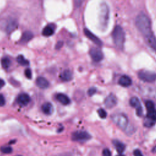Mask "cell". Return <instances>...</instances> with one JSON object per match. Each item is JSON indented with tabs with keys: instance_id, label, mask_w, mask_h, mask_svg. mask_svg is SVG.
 I'll use <instances>...</instances> for the list:
<instances>
[{
	"instance_id": "30",
	"label": "cell",
	"mask_w": 156,
	"mask_h": 156,
	"mask_svg": "<svg viewBox=\"0 0 156 156\" xmlns=\"http://www.w3.org/2000/svg\"><path fill=\"white\" fill-rule=\"evenodd\" d=\"M5 102H6V101H5V99H4V96L3 95V94H0V106H4Z\"/></svg>"
},
{
	"instance_id": "25",
	"label": "cell",
	"mask_w": 156,
	"mask_h": 156,
	"mask_svg": "<svg viewBox=\"0 0 156 156\" xmlns=\"http://www.w3.org/2000/svg\"><path fill=\"white\" fill-rule=\"evenodd\" d=\"M1 152L4 154H10L12 152V149L10 146H3L1 148Z\"/></svg>"
},
{
	"instance_id": "16",
	"label": "cell",
	"mask_w": 156,
	"mask_h": 156,
	"mask_svg": "<svg viewBox=\"0 0 156 156\" xmlns=\"http://www.w3.org/2000/svg\"><path fill=\"white\" fill-rule=\"evenodd\" d=\"M42 110L45 115H50L53 113L54 111L53 106L50 102H46L42 106Z\"/></svg>"
},
{
	"instance_id": "12",
	"label": "cell",
	"mask_w": 156,
	"mask_h": 156,
	"mask_svg": "<svg viewBox=\"0 0 156 156\" xmlns=\"http://www.w3.org/2000/svg\"><path fill=\"white\" fill-rule=\"evenodd\" d=\"M117 104V98L114 94L111 93L108 95L104 100V106L107 108H112Z\"/></svg>"
},
{
	"instance_id": "10",
	"label": "cell",
	"mask_w": 156,
	"mask_h": 156,
	"mask_svg": "<svg viewBox=\"0 0 156 156\" xmlns=\"http://www.w3.org/2000/svg\"><path fill=\"white\" fill-rule=\"evenodd\" d=\"M144 37L146 44L156 53V37L154 33L151 32Z\"/></svg>"
},
{
	"instance_id": "21",
	"label": "cell",
	"mask_w": 156,
	"mask_h": 156,
	"mask_svg": "<svg viewBox=\"0 0 156 156\" xmlns=\"http://www.w3.org/2000/svg\"><path fill=\"white\" fill-rule=\"evenodd\" d=\"M33 36H34V35H33L31 32L26 31L25 32L23 33L21 39V42H22L23 43H27V42H28L32 39Z\"/></svg>"
},
{
	"instance_id": "36",
	"label": "cell",
	"mask_w": 156,
	"mask_h": 156,
	"mask_svg": "<svg viewBox=\"0 0 156 156\" xmlns=\"http://www.w3.org/2000/svg\"><path fill=\"white\" fill-rule=\"evenodd\" d=\"M17 156H21V155H17Z\"/></svg>"
},
{
	"instance_id": "4",
	"label": "cell",
	"mask_w": 156,
	"mask_h": 156,
	"mask_svg": "<svg viewBox=\"0 0 156 156\" xmlns=\"http://www.w3.org/2000/svg\"><path fill=\"white\" fill-rule=\"evenodd\" d=\"M109 7L106 3H102L100 6V15H99L100 26L102 31H105L107 29L109 21Z\"/></svg>"
},
{
	"instance_id": "32",
	"label": "cell",
	"mask_w": 156,
	"mask_h": 156,
	"mask_svg": "<svg viewBox=\"0 0 156 156\" xmlns=\"http://www.w3.org/2000/svg\"><path fill=\"white\" fill-rule=\"evenodd\" d=\"M4 86H5V82L2 79H0V88H3Z\"/></svg>"
},
{
	"instance_id": "35",
	"label": "cell",
	"mask_w": 156,
	"mask_h": 156,
	"mask_svg": "<svg viewBox=\"0 0 156 156\" xmlns=\"http://www.w3.org/2000/svg\"><path fill=\"white\" fill-rule=\"evenodd\" d=\"M117 156H125V155L123 154H119V155H117Z\"/></svg>"
},
{
	"instance_id": "31",
	"label": "cell",
	"mask_w": 156,
	"mask_h": 156,
	"mask_svg": "<svg viewBox=\"0 0 156 156\" xmlns=\"http://www.w3.org/2000/svg\"><path fill=\"white\" fill-rule=\"evenodd\" d=\"M134 156H143L142 153L140 149H135L134 151Z\"/></svg>"
},
{
	"instance_id": "1",
	"label": "cell",
	"mask_w": 156,
	"mask_h": 156,
	"mask_svg": "<svg viewBox=\"0 0 156 156\" xmlns=\"http://www.w3.org/2000/svg\"><path fill=\"white\" fill-rule=\"evenodd\" d=\"M135 26L144 37L153 32L151 30V22L150 19L144 13L139 14L136 17Z\"/></svg>"
},
{
	"instance_id": "17",
	"label": "cell",
	"mask_w": 156,
	"mask_h": 156,
	"mask_svg": "<svg viewBox=\"0 0 156 156\" xmlns=\"http://www.w3.org/2000/svg\"><path fill=\"white\" fill-rule=\"evenodd\" d=\"M113 145L115 146L117 152L120 154H122V153H123L124 151L125 150V148H126L125 145L119 140H113Z\"/></svg>"
},
{
	"instance_id": "26",
	"label": "cell",
	"mask_w": 156,
	"mask_h": 156,
	"mask_svg": "<svg viewBox=\"0 0 156 156\" xmlns=\"http://www.w3.org/2000/svg\"><path fill=\"white\" fill-rule=\"evenodd\" d=\"M98 113L100 117L102 119H106L107 116V112L105 111V110H104L103 108H100V109L98 110Z\"/></svg>"
},
{
	"instance_id": "22",
	"label": "cell",
	"mask_w": 156,
	"mask_h": 156,
	"mask_svg": "<svg viewBox=\"0 0 156 156\" xmlns=\"http://www.w3.org/2000/svg\"><path fill=\"white\" fill-rule=\"evenodd\" d=\"M17 62L22 66H27L29 64V61L26 60L22 55H20L17 58Z\"/></svg>"
},
{
	"instance_id": "20",
	"label": "cell",
	"mask_w": 156,
	"mask_h": 156,
	"mask_svg": "<svg viewBox=\"0 0 156 156\" xmlns=\"http://www.w3.org/2000/svg\"><path fill=\"white\" fill-rule=\"evenodd\" d=\"M54 26L53 25H48L44 28L43 31H42V34L45 37H50L54 34Z\"/></svg>"
},
{
	"instance_id": "19",
	"label": "cell",
	"mask_w": 156,
	"mask_h": 156,
	"mask_svg": "<svg viewBox=\"0 0 156 156\" xmlns=\"http://www.w3.org/2000/svg\"><path fill=\"white\" fill-rule=\"evenodd\" d=\"M60 78L63 81H70L73 78V73L70 70H65L60 74Z\"/></svg>"
},
{
	"instance_id": "23",
	"label": "cell",
	"mask_w": 156,
	"mask_h": 156,
	"mask_svg": "<svg viewBox=\"0 0 156 156\" xmlns=\"http://www.w3.org/2000/svg\"><path fill=\"white\" fill-rule=\"evenodd\" d=\"M11 64V61L8 58H3L1 60V65L3 68L7 69L10 67Z\"/></svg>"
},
{
	"instance_id": "2",
	"label": "cell",
	"mask_w": 156,
	"mask_h": 156,
	"mask_svg": "<svg viewBox=\"0 0 156 156\" xmlns=\"http://www.w3.org/2000/svg\"><path fill=\"white\" fill-rule=\"evenodd\" d=\"M112 37L113 42L117 48L123 50L125 42V32L123 27L120 25H116L113 29Z\"/></svg>"
},
{
	"instance_id": "24",
	"label": "cell",
	"mask_w": 156,
	"mask_h": 156,
	"mask_svg": "<svg viewBox=\"0 0 156 156\" xmlns=\"http://www.w3.org/2000/svg\"><path fill=\"white\" fill-rule=\"evenodd\" d=\"M17 23H15V21H10L9 23L7 25V27H6V30L8 32H11L12 31H13V29H15V27L17 26Z\"/></svg>"
},
{
	"instance_id": "5",
	"label": "cell",
	"mask_w": 156,
	"mask_h": 156,
	"mask_svg": "<svg viewBox=\"0 0 156 156\" xmlns=\"http://www.w3.org/2000/svg\"><path fill=\"white\" fill-rule=\"evenodd\" d=\"M113 122L122 130L126 131L128 128L129 120L126 115L121 113H118L111 116Z\"/></svg>"
},
{
	"instance_id": "29",
	"label": "cell",
	"mask_w": 156,
	"mask_h": 156,
	"mask_svg": "<svg viewBox=\"0 0 156 156\" xmlns=\"http://www.w3.org/2000/svg\"><path fill=\"white\" fill-rule=\"evenodd\" d=\"M102 156H112L110 151L107 148L104 149L102 151Z\"/></svg>"
},
{
	"instance_id": "13",
	"label": "cell",
	"mask_w": 156,
	"mask_h": 156,
	"mask_svg": "<svg viewBox=\"0 0 156 156\" xmlns=\"http://www.w3.org/2000/svg\"><path fill=\"white\" fill-rule=\"evenodd\" d=\"M31 101V98L26 93H21L17 98V102L21 106H26Z\"/></svg>"
},
{
	"instance_id": "11",
	"label": "cell",
	"mask_w": 156,
	"mask_h": 156,
	"mask_svg": "<svg viewBox=\"0 0 156 156\" xmlns=\"http://www.w3.org/2000/svg\"><path fill=\"white\" fill-rule=\"evenodd\" d=\"M84 34L88 39H89L91 41H92L94 44H95L98 46H102V41L99 39V38L94 35V34L90 31L87 28H85L84 29Z\"/></svg>"
},
{
	"instance_id": "27",
	"label": "cell",
	"mask_w": 156,
	"mask_h": 156,
	"mask_svg": "<svg viewBox=\"0 0 156 156\" xmlns=\"http://www.w3.org/2000/svg\"><path fill=\"white\" fill-rule=\"evenodd\" d=\"M25 74L27 79H31L32 78V72L31 69L29 68L26 69V70L25 71Z\"/></svg>"
},
{
	"instance_id": "8",
	"label": "cell",
	"mask_w": 156,
	"mask_h": 156,
	"mask_svg": "<svg viewBox=\"0 0 156 156\" xmlns=\"http://www.w3.org/2000/svg\"><path fill=\"white\" fill-rule=\"evenodd\" d=\"M130 105L134 107L136 109V113L137 116H141L143 115V108L141 106V102L137 97H132L129 100Z\"/></svg>"
},
{
	"instance_id": "9",
	"label": "cell",
	"mask_w": 156,
	"mask_h": 156,
	"mask_svg": "<svg viewBox=\"0 0 156 156\" xmlns=\"http://www.w3.org/2000/svg\"><path fill=\"white\" fill-rule=\"evenodd\" d=\"M90 56L94 62H99L104 58V54L102 51L97 48H92L90 50Z\"/></svg>"
},
{
	"instance_id": "33",
	"label": "cell",
	"mask_w": 156,
	"mask_h": 156,
	"mask_svg": "<svg viewBox=\"0 0 156 156\" xmlns=\"http://www.w3.org/2000/svg\"><path fill=\"white\" fill-rule=\"evenodd\" d=\"M62 45H63V42H59V43H58V44H57V45H56V48L57 49H59V48H61V47L62 46Z\"/></svg>"
},
{
	"instance_id": "7",
	"label": "cell",
	"mask_w": 156,
	"mask_h": 156,
	"mask_svg": "<svg viewBox=\"0 0 156 156\" xmlns=\"http://www.w3.org/2000/svg\"><path fill=\"white\" fill-rule=\"evenodd\" d=\"M91 135L87 132L84 131H78L72 134V139L74 141H79V142H84L89 140L91 139Z\"/></svg>"
},
{
	"instance_id": "6",
	"label": "cell",
	"mask_w": 156,
	"mask_h": 156,
	"mask_svg": "<svg viewBox=\"0 0 156 156\" xmlns=\"http://www.w3.org/2000/svg\"><path fill=\"white\" fill-rule=\"evenodd\" d=\"M138 76L141 81L152 83L156 81V73L147 70H141L138 73Z\"/></svg>"
},
{
	"instance_id": "28",
	"label": "cell",
	"mask_w": 156,
	"mask_h": 156,
	"mask_svg": "<svg viewBox=\"0 0 156 156\" xmlns=\"http://www.w3.org/2000/svg\"><path fill=\"white\" fill-rule=\"evenodd\" d=\"M96 92V88H94V87H92V88H90L88 89L87 93L88 94V96H92L93 95V94H95Z\"/></svg>"
},
{
	"instance_id": "15",
	"label": "cell",
	"mask_w": 156,
	"mask_h": 156,
	"mask_svg": "<svg viewBox=\"0 0 156 156\" xmlns=\"http://www.w3.org/2000/svg\"><path fill=\"white\" fill-rule=\"evenodd\" d=\"M132 79L131 78L128 76L123 75L120 78L119 81V84L122 87H127L130 86L132 84Z\"/></svg>"
},
{
	"instance_id": "14",
	"label": "cell",
	"mask_w": 156,
	"mask_h": 156,
	"mask_svg": "<svg viewBox=\"0 0 156 156\" xmlns=\"http://www.w3.org/2000/svg\"><path fill=\"white\" fill-rule=\"evenodd\" d=\"M36 84L38 87L42 89H46L50 86L48 80L44 77H39L36 80Z\"/></svg>"
},
{
	"instance_id": "3",
	"label": "cell",
	"mask_w": 156,
	"mask_h": 156,
	"mask_svg": "<svg viewBox=\"0 0 156 156\" xmlns=\"http://www.w3.org/2000/svg\"><path fill=\"white\" fill-rule=\"evenodd\" d=\"M146 107L147 110V114L145 120L144 125L147 127H151L153 126L156 123V108L154 103L151 100L146 102Z\"/></svg>"
},
{
	"instance_id": "18",
	"label": "cell",
	"mask_w": 156,
	"mask_h": 156,
	"mask_svg": "<svg viewBox=\"0 0 156 156\" xmlns=\"http://www.w3.org/2000/svg\"><path fill=\"white\" fill-rule=\"evenodd\" d=\"M56 98L57 100L59 101L63 105H68L70 103V98L65 94L58 93L56 95Z\"/></svg>"
},
{
	"instance_id": "34",
	"label": "cell",
	"mask_w": 156,
	"mask_h": 156,
	"mask_svg": "<svg viewBox=\"0 0 156 156\" xmlns=\"http://www.w3.org/2000/svg\"><path fill=\"white\" fill-rule=\"evenodd\" d=\"M152 152L153 153H156V145L154 146V147L152 149Z\"/></svg>"
}]
</instances>
